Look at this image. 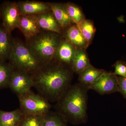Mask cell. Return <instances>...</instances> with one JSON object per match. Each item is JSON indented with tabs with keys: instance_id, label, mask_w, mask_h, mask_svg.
I'll use <instances>...</instances> for the list:
<instances>
[{
	"instance_id": "44dd1931",
	"label": "cell",
	"mask_w": 126,
	"mask_h": 126,
	"mask_svg": "<svg viewBox=\"0 0 126 126\" xmlns=\"http://www.w3.org/2000/svg\"><path fill=\"white\" fill-rule=\"evenodd\" d=\"M65 7L73 23L78 25L84 19V16L81 10L76 5L68 2L65 4Z\"/></svg>"
},
{
	"instance_id": "ffe728a7",
	"label": "cell",
	"mask_w": 126,
	"mask_h": 126,
	"mask_svg": "<svg viewBox=\"0 0 126 126\" xmlns=\"http://www.w3.org/2000/svg\"><path fill=\"white\" fill-rule=\"evenodd\" d=\"M77 26L89 45L92 41L96 31L93 24L90 20L84 19Z\"/></svg>"
},
{
	"instance_id": "3957f363",
	"label": "cell",
	"mask_w": 126,
	"mask_h": 126,
	"mask_svg": "<svg viewBox=\"0 0 126 126\" xmlns=\"http://www.w3.org/2000/svg\"><path fill=\"white\" fill-rule=\"evenodd\" d=\"M61 34L41 30L26 43L42 65L53 60L58 47L63 40Z\"/></svg>"
},
{
	"instance_id": "4fadbf2b",
	"label": "cell",
	"mask_w": 126,
	"mask_h": 126,
	"mask_svg": "<svg viewBox=\"0 0 126 126\" xmlns=\"http://www.w3.org/2000/svg\"><path fill=\"white\" fill-rule=\"evenodd\" d=\"M11 33L0 24V61L8 60L14 45Z\"/></svg>"
},
{
	"instance_id": "52a82bcc",
	"label": "cell",
	"mask_w": 126,
	"mask_h": 126,
	"mask_svg": "<svg viewBox=\"0 0 126 126\" xmlns=\"http://www.w3.org/2000/svg\"><path fill=\"white\" fill-rule=\"evenodd\" d=\"M33 86V81L31 75L14 70L9 86L18 96L31 90V88Z\"/></svg>"
},
{
	"instance_id": "603a6c76",
	"label": "cell",
	"mask_w": 126,
	"mask_h": 126,
	"mask_svg": "<svg viewBox=\"0 0 126 126\" xmlns=\"http://www.w3.org/2000/svg\"><path fill=\"white\" fill-rule=\"evenodd\" d=\"M64 121L59 113L49 112L44 116L43 126H65Z\"/></svg>"
},
{
	"instance_id": "cb8c5ba5",
	"label": "cell",
	"mask_w": 126,
	"mask_h": 126,
	"mask_svg": "<svg viewBox=\"0 0 126 126\" xmlns=\"http://www.w3.org/2000/svg\"><path fill=\"white\" fill-rule=\"evenodd\" d=\"M113 66L115 68L113 73L114 74L119 75V77H126V66L124 63L121 61H118Z\"/></svg>"
},
{
	"instance_id": "484cf974",
	"label": "cell",
	"mask_w": 126,
	"mask_h": 126,
	"mask_svg": "<svg viewBox=\"0 0 126 126\" xmlns=\"http://www.w3.org/2000/svg\"><path fill=\"white\" fill-rule=\"evenodd\" d=\"M124 64H125V65H126V63H124Z\"/></svg>"
},
{
	"instance_id": "d4e9b609",
	"label": "cell",
	"mask_w": 126,
	"mask_h": 126,
	"mask_svg": "<svg viewBox=\"0 0 126 126\" xmlns=\"http://www.w3.org/2000/svg\"><path fill=\"white\" fill-rule=\"evenodd\" d=\"M118 92L126 99V77H118Z\"/></svg>"
},
{
	"instance_id": "2e32d148",
	"label": "cell",
	"mask_w": 126,
	"mask_h": 126,
	"mask_svg": "<svg viewBox=\"0 0 126 126\" xmlns=\"http://www.w3.org/2000/svg\"><path fill=\"white\" fill-rule=\"evenodd\" d=\"M24 115L20 109L11 111L0 110V126H19Z\"/></svg>"
},
{
	"instance_id": "6da1fadb",
	"label": "cell",
	"mask_w": 126,
	"mask_h": 126,
	"mask_svg": "<svg viewBox=\"0 0 126 126\" xmlns=\"http://www.w3.org/2000/svg\"><path fill=\"white\" fill-rule=\"evenodd\" d=\"M71 73L66 65L54 60L31 75L34 86L48 101H58L69 87Z\"/></svg>"
},
{
	"instance_id": "ba28073f",
	"label": "cell",
	"mask_w": 126,
	"mask_h": 126,
	"mask_svg": "<svg viewBox=\"0 0 126 126\" xmlns=\"http://www.w3.org/2000/svg\"><path fill=\"white\" fill-rule=\"evenodd\" d=\"M118 77L113 73L105 72L88 89L101 94L118 92Z\"/></svg>"
},
{
	"instance_id": "9a60e30c",
	"label": "cell",
	"mask_w": 126,
	"mask_h": 126,
	"mask_svg": "<svg viewBox=\"0 0 126 126\" xmlns=\"http://www.w3.org/2000/svg\"><path fill=\"white\" fill-rule=\"evenodd\" d=\"M64 38L77 49H83L88 46L87 41L76 25H72L65 29Z\"/></svg>"
},
{
	"instance_id": "7c38bea8",
	"label": "cell",
	"mask_w": 126,
	"mask_h": 126,
	"mask_svg": "<svg viewBox=\"0 0 126 126\" xmlns=\"http://www.w3.org/2000/svg\"><path fill=\"white\" fill-rule=\"evenodd\" d=\"M18 29L21 32L26 40L32 38L41 30L34 16L21 15Z\"/></svg>"
},
{
	"instance_id": "7402d4cb",
	"label": "cell",
	"mask_w": 126,
	"mask_h": 126,
	"mask_svg": "<svg viewBox=\"0 0 126 126\" xmlns=\"http://www.w3.org/2000/svg\"><path fill=\"white\" fill-rule=\"evenodd\" d=\"M44 116L24 115L19 126H43Z\"/></svg>"
},
{
	"instance_id": "5bb4252c",
	"label": "cell",
	"mask_w": 126,
	"mask_h": 126,
	"mask_svg": "<svg viewBox=\"0 0 126 126\" xmlns=\"http://www.w3.org/2000/svg\"><path fill=\"white\" fill-rule=\"evenodd\" d=\"M50 9L63 30L72 25L73 23L67 11L65 4L49 2Z\"/></svg>"
},
{
	"instance_id": "e0dca14e",
	"label": "cell",
	"mask_w": 126,
	"mask_h": 126,
	"mask_svg": "<svg viewBox=\"0 0 126 126\" xmlns=\"http://www.w3.org/2000/svg\"><path fill=\"white\" fill-rule=\"evenodd\" d=\"M105 72L91 65L79 74V80L83 86L88 88Z\"/></svg>"
},
{
	"instance_id": "d6986e66",
	"label": "cell",
	"mask_w": 126,
	"mask_h": 126,
	"mask_svg": "<svg viewBox=\"0 0 126 126\" xmlns=\"http://www.w3.org/2000/svg\"><path fill=\"white\" fill-rule=\"evenodd\" d=\"M15 69L9 62L0 61V88L9 86Z\"/></svg>"
},
{
	"instance_id": "277c9868",
	"label": "cell",
	"mask_w": 126,
	"mask_h": 126,
	"mask_svg": "<svg viewBox=\"0 0 126 126\" xmlns=\"http://www.w3.org/2000/svg\"><path fill=\"white\" fill-rule=\"evenodd\" d=\"M8 60L15 70L33 74L43 65L26 43L14 39V45Z\"/></svg>"
},
{
	"instance_id": "9c48e42d",
	"label": "cell",
	"mask_w": 126,
	"mask_h": 126,
	"mask_svg": "<svg viewBox=\"0 0 126 126\" xmlns=\"http://www.w3.org/2000/svg\"><path fill=\"white\" fill-rule=\"evenodd\" d=\"M17 3L21 15H36L51 10L49 2L25 0L19 1Z\"/></svg>"
},
{
	"instance_id": "8992f818",
	"label": "cell",
	"mask_w": 126,
	"mask_h": 126,
	"mask_svg": "<svg viewBox=\"0 0 126 126\" xmlns=\"http://www.w3.org/2000/svg\"><path fill=\"white\" fill-rule=\"evenodd\" d=\"M21 15L17 2L5 1L0 6V19L4 27L11 33L18 28Z\"/></svg>"
},
{
	"instance_id": "ac0fdd59",
	"label": "cell",
	"mask_w": 126,
	"mask_h": 126,
	"mask_svg": "<svg viewBox=\"0 0 126 126\" xmlns=\"http://www.w3.org/2000/svg\"><path fill=\"white\" fill-rule=\"evenodd\" d=\"M89 60L83 49H77L72 65V70L80 74L91 65Z\"/></svg>"
},
{
	"instance_id": "8fae6325",
	"label": "cell",
	"mask_w": 126,
	"mask_h": 126,
	"mask_svg": "<svg viewBox=\"0 0 126 126\" xmlns=\"http://www.w3.org/2000/svg\"><path fill=\"white\" fill-rule=\"evenodd\" d=\"M41 29L61 34L63 30L56 20L51 10L34 15Z\"/></svg>"
},
{
	"instance_id": "30bf717a",
	"label": "cell",
	"mask_w": 126,
	"mask_h": 126,
	"mask_svg": "<svg viewBox=\"0 0 126 126\" xmlns=\"http://www.w3.org/2000/svg\"><path fill=\"white\" fill-rule=\"evenodd\" d=\"M77 48L68 41L63 39L58 47L53 60L72 66Z\"/></svg>"
},
{
	"instance_id": "5b68a950",
	"label": "cell",
	"mask_w": 126,
	"mask_h": 126,
	"mask_svg": "<svg viewBox=\"0 0 126 126\" xmlns=\"http://www.w3.org/2000/svg\"><path fill=\"white\" fill-rule=\"evenodd\" d=\"M18 97L20 109L24 115L45 116L50 112L51 105L48 101L31 90Z\"/></svg>"
},
{
	"instance_id": "7a4b0ae2",
	"label": "cell",
	"mask_w": 126,
	"mask_h": 126,
	"mask_svg": "<svg viewBox=\"0 0 126 126\" xmlns=\"http://www.w3.org/2000/svg\"><path fill=\"white\" fill-rule=\"evenodd\" d=\"M58 101L59 114L64 120L79 121L86 118L87 94L84 86L69 87Z\"/></svg>"
}]
</instances>
